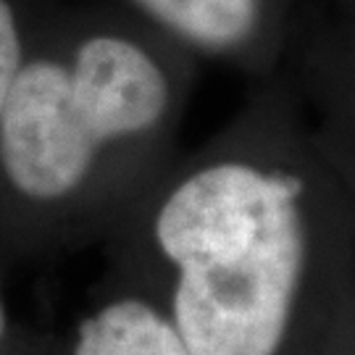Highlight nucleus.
<instances>
[{"mask_svg":"<svg viewBox=\"0 0 355 355\" xmlns=\"http://www.w3.org/2000/svg\"><path fill=\"white\" fill-rule=\"evenodd\" d=\"M190 355H329L355 305V198L287 82H250L103 242Z\"/></svg>","mask_w":355,"mask_h":355,"instance_id":"f257e3e1","label":"nucleus"},{"mask_svg":"<svg viewBox=\"0 0 355 355\" xmlns=\"http://www.w3.org/2000/svg\"><path fill=\"white\" fill-rule=\"evenodd\" d=\"M198 66L119 0L53 13L0 105V258L103 248L182 150Z\"/></svg>","mask_w":355,"mask_h":355,"instance_id":"f03ea898","label":"nucleus"},{"mask_svg":"<svg viewBox=\"0 0 355 355\" xmlns=\"http://www.w3.org/2000/svg\"><path fill=\"white\" fill-rule=\"evenodd\" d=\"M279 74L321 155L355 198V0H303Z\"/></svg>","mask_w":355,"mask_h":355,"instance_id":"7ed1b4c3","label":"nucleus"},{"mask_svg":"<svg viewBox=\"0 0 355 355\" xmlns=\"http://www.w3.org/2000/svg\"><path fill=\"white\" fill-rule=\"evenodd\" d=\"M198 61L261 82L279 71L303 0H119Z\"/></svg>","mask_w":355,"mask_h":355,"instance_id":"20e7f679","label":"nucleus"},{"mask_svg":"<svg viewBox=\"0 0 355 355\" xmlns=\"http://www.w3.org/2000/svg\"><path fill=\"white\" fill-rule=\"evenodd\" d=\"M71 331L69 355H190L164 311L114 277H105Z\"/></svg>","mask_w":355,"mask_h":355,"instance_id":"39448f33","label":"nucleus"},{"mask_svg":"<svg viewBox=\"0 0 355 355\" xmlns=\"http://www.w3.org/2000/svg\"><path fill=\"white\" fill-rule=\"evenodd\" d=\"M61 6V0H0V105L29 45Z\"/></svg>","mask_w":355,"mask_h":355,"instance_id":"423d86ee","label":"nucleus"},{"mask_svg":"<svg viewBox=\"0 0 355 355\" xmlns=\"http://www.w3.org/2000/svg\"><path fill=\"white\" fill-rule=\"evenodd\" d=\"M329 355H355V305L350 311V316L345 321L343 331L337 334V340L331 345Z\"/></svg>","mask_w":355,"mask_h":355,"instance_id":"0eeeda50","label":"nucleus"},{"mask_svg":"<svg viewBox=\"0 0 355 355\" xmlns=\"http://www.w3.org/2000/svg\"><path fill=\"white\" fill-rule=\"evenodd\" d=\"M13 331H16V327H13L11 316H8V308H6V300H3V295H0V350L11 340Z\"/></svg>","mask_w":355,"mask_h":355,"instance_id":"6e6552de","label":"nucleus"}]
</instances>
